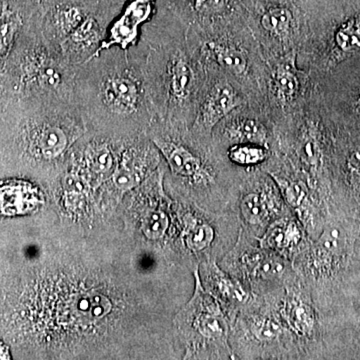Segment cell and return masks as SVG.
<instances>
[{
    "label": "cell",
    "instance_id": "cell-28",
    "mask_svg": "<svg viewBox=\"0 0 360 360\" xmlns=\"http://www.w3.org/2000/svg\"><path fill=\"white\" fill-rule=\"evenodd\" d=\"M9 101L11 99L7 94L6 84H4V75H2V70H0V113L6 108Z\"/></svg>",
    "mask_w": 360,
    "mask_h": 360
},
{
    "label": "cell",
    "instance_id": "cell-19",
    "mask_svg": "<svg viewBox=\"0 0 360 360\" xmlns=\"http://www.w3.org/2000/svg\"><path fill=\"white\" fill-rule=\"evenodd\" d=\"M229 160L240 167H255L262 165L269 158L266 146L255 143H236L227 151Z\"/></svg>",
    "mask_w": 360,
    "mask_h": 360
},
{
    "label": "cell",
    "instance_id": "cell-29",
    "mask_svg": "<svg viewBox=\"0 0 360 360\" xmlns=\"http://www.w3.org/2000/svg\"><path fill=\"white\" fill-rule=\"evenodd\" d=\"M195 6L200 11H215L221 6L220 0H195Z\"/></svg>",
    "mask_w": 360,
    "mask_h": 360
},
{
    "label": "cell",
    "instance_id": "cell-15",
    "mask_svg": "<svg viewBox=\"0 0 360 360\" xmlns=\"http://www.w3.org/2000/svg\"><path fill=\"white\" fill-rule=\"evenodd\" d=\"M22 25V13L20 7L8 0H4L0 11V70H4Z\"/></svg>",
    "mask_w": 360,
    "mask_h": 360
},
{
    "label": "cell",
    "instance_id": "cell-4",
    "mask_svg": "<svg viewBox=\"0 0 360 360\" xmlns=\"http://www.w3.org/2000/svg\"><path fill=\"white\" fill-rule=\"evenodd\" d=\"M193 297L179 314L174 326L186 348V359H236L231 347V322L219 302L203 288L200 265L194 269Z\"/></svg>",
    "mask_w": 360,
    "mask_h": 360
},
{
    "label": "cell",
    "instance_id": "cell-26",
    "mask_svg": "<svg viewBox=\"0 0 360 360\" xmlns=\"http://www.w3.org/2000/svg\"><path fill=\"white\" fill-rule=\"evenodd\" d=\"M97 35L96 21L91 18H85L79 25L70 33L71 40L75 44H87L94 41Z\"/></svg>",
    "mask_w": 360,
    "mask_h": 360
},
{
    "label": "cell",
    "instance_id": "cell-17",
    "mask_svg": "<svg viewBox=\"0 0 360 360\" xmlns=\"http://www.w3.org/2000/svg\"><path fill=\"white\" fill-rule=\"evenodd\" d=\"M274 82L276 94L281 103L288 104L295 101L300 87L295 54L277 66Z\"/></svg>",
    "mask_w": 360,
    "mask_h": 360
},
{
    "label": "cell",
    "instance_id": "cell-6",
    "mask_svg": "<svg viewBox=\"0 0 360 360\" xmlns=\"http://www.w3.org/2000/svg\"><path fill=\"white\" fill-rule=\"evenodd\" d=\"M238 207L241 226L257 238H262L274 220L292 212L269 174L240 186Z\"/></svg>",
    "mask_w": 360,
    "mask_h": 360
},
{
    "label": "cell",
    "instance_id": "cell-22",
    "mask_svg": "<svg viewBox=\"0 0 360 360\" xmlns=\"http://www.w3.org/2000/svg\"><path fill=\"white\" fill-rule=\"evenodd\" d=\"M111 304L104 296L87 295L79 296L73 302V312L86 321H96L110 312Z\"/></svg>",
    "mask_w": 360,
    "mask_h": 360
},
{
    "label": "cell",
    "instance_id": "cell-3",
    "mask_svg": "<svg viewBox=\"0 0 360 360\" xmlns=\"http://www.w3.org/2000/svg\"><path fill=\"white\" fill-rule=\"evenodd\" d=\"M322 359H360V243L354 259L326 302L319 307Z\"/></svg>",
    "mask_w": 360,
    "mask_h": 360
},
{
    "label": "cell",
    "instance_id": "cell-1",
    "mask_svg": "<svg viewBox=\"0 0 360 360\" xmlns=\"http://www.w3.org/2000/svg\"><path fill=\"white\" fill-rule=\"evenodd\" d=\"M360 225L338 212L328 213L323 229L292 260L293 269L319 307L335 290L354 259Z\"/></svg>",
    "mask_w": 360,
    "mask_h": 360
},
{
    "label": "cell",
    "instance_id": "cell-7",
    "mask_svg": "<svg viewBox=\"0 0 360 360\" xmlns=\"http://www.w3.org/2000/svg\"><path fill=\"white\" fill-rule=\"evenodd\" d=\"M341 65L329 85L333 120L335 127L360 132V56Z\"/></svg>",
    "mask_w": 360,
    "mask_h": 360
},
{
    "label": "cell",
    "instance_id": "cell-24",
    "mask_svg": "<svg viewBox=\"0 0 360 360\" xmlns=\"http://www.w3.org/2000/svg\"><path fill=\"white\" fill-rule=\"evenodd\" d=\"M193 72L191 65L184 58L175 59L170 68L169 86L172 96L184 99L188 96L193 84Z\"/></svg>",
    "mask_w": 360,
    "mask_h": 360
},
{
    "label": "cell",
    "instance_id": "cell-20",
    "mask_svg": "<svg viewBox=\"0 0 360 360\" xmlns=\"http://www.w3.org/2000/svg\"><path fill=\"white\" fill-rule=\"evenodd\" d=\"M169 215L165 207L153 205L144 210L141 217V229L144 236L151 240L165 238L169 227Z\"/></svg>",
    "mask_w": 360,
    "mask_h": 360
},
{
    "label": "cell",
    "instance_id": "cell-16",
    "mask_svg": "<svg viewBox=\"0 0 360 360\" xmlns=\"http://www.w3.org/2000/svg\"><path fill=\"white\" fill-rule=\"evenodd\" d=\"M84 172L89 184L99 186L106 177L110 176L115 167V158L106 144H91L84 153Z\"/></svg>",
    "mask_w": 360,
    "mask_h": 360
},
{
    "label": "cell",
    "instance_id": "cell-30",
    "mask_svg": "<svg viewBox=\"0 0 360 360\" xmlns=\"http://www.w3.org/2000/svg\"><path fill=\"white\" fill-rule=\"evenodd\" d=\"M2 2H4V0H0V11H1Z\"/></svg>",
    "mask_w": 360,
    "mask_h": 360
},
{
    "label": "cell",
    "instance_id": "cell-31",
    "mask_svg": "<svg viewBox=\"0 0 360 360\" xmlns=\"http://www.w3.org/2000/svg\"><path fill=\"white\" fill-rule=\"evenodd\" d=\"M357 241H359V243H360V236H359V240H357Z\"/></svg>",
    "mask_w": 360,
    "mask_h": 360
},
{
    "label": "cell",
    "instance_id": "cell-27",
    "mask_svg": "<svg viewBox=\"0 0 360 360\" xmlns=\"http://www.w3.org/2000/svg\"><path fill=\"white\" fill-rule=\"evenodd\" d=\"M84 20L82 14L77 8L63 11L58 18L59 27L65 33H70Z\"/></svg>",
    "mask_w": 360,
    "mask_h": 360
},
{
    "label": "cell",
    "instance_id": "cell-13",
    "mask_svg": "<svg viewBox=\"0 0 360 360\" xmlns=\"http://www.w3.org/2000/svg\"><path fill=\"white\" fill-rule=\"evenodd\" d=\"M103 97L111 110L120 115L132 113L139 104V86L134 78L127 73L113 75L104 84Z\"/></svg>",
    "mask_w": 360,
    "mask_h": 360
},
{
    "label": "cell",
    "instance_id": "cell-2",
    "mask_svg": "<svg viewBox=\"0 0 360 360\" xmlns=\"http://www.w3.org/2000/svg\"><path fill=\"white\" fill-rule=\"evenodd\" d=\"M278 290L253 296L232 322L229 342L236 359H303L279 310Z\"/></svg>",
    "mask_w": 360,
    "mask_h": 360
},
{
    "label": "cell",
    "instance_id": "cell-11",
    "mask_svg": "<svg viewBox=\"0 0 360 360\" xmlns=\"http://www.w3.org/2000/svg\"><path fill=\"white\" fill-rule=\"evenodd\" d=\"M39 188L23 180L0 182V215L25 214L44 203Z\"/></svg>",
    "mask_w": 360,
    "mask_h": 360
},
{
    "label": "cell",
    "instance_id": "cell-12",
    "mask_svg": "<svg viewBox=\"0 0 360 360\" xmlns=\"http://www.w3.org/2000/svg\"><path fill=\"white\" fill-rule=\"evenodd\" d=\"M243 101L229 84H220L210 91L196 120L201 131H210L225 116L240 105Z\"/></svg>",
    "mask_w": 360,
    "mask_h": 360
},
{
    "label": "cell",
    "instance_id": "cell-14",
    "mask_svg": "<svg viewBox=\"0 0 360 360\" xmlns=\"http://www.w3.org/2000/svg\"><path fill=\"white\" fill-rule=\"evenodd\" d=\"M153 4V0H134L111 30L108 44H129L136 35L139 25L150 15Z\"/></svg>",
    "mask_w": 360,
    "mask_h": 360
},
{
    "label": "cell",
    "instance_id": "cell-10",
    "mask_svg": "<svg viewBox=\"0 0 360 360\" xmlns=\"http://www.w3.org/2000/svg\"><path fill=\"white\" fill-rule=\"evenodd\" d=\"M258 239L264 248L278 253L291 262L310 240L292 212L271 222Z\"/></svg>",
    "mask_w": 360,
    "mask_h": 360
},
{
    "label": "cell",
    "instance_id": "cell-25",
    "mask_svg": "<svg viewBox=\"0 0 360 360\" xmlns=\"http://www.w3.org/2000/svg\"><path fill=\"white\" fill-rule=\"evenodd\" d=\"M262 25L266 32L278 37H284L290 32L292 14L290 9L278 6L269 8L262 16Z\"/></svg>",
    "mask_w": 360,
    "mask_h": 360
},
{
    "label": "cell",
    "instance_id": "cell-9",
    "mask_svg": "<svg viewBox=\"0 0 360 360\" xmlns=\"http://www.w3.org/2000/svg\"><path fill=\"white\" fill-rule=\"evenodd\" d=\"M153 141L167 160L172 174L188 180L194 186L205 188L215 184L217 179L212 170L203 163L200 158L191 153L189 148L160 137H156Z\"/></svg>",
    "mask_w": 360,
    "mask_h": 360
},
{
    "label": "cell",
    "instance_id": "cell-23",
    "mask_svg": "<svg viewBox=\"0 0 360 360\" xmlns=\"http://www.w3.org/2000/svg\"><path fill=\"white\" fill-rule=\"evenodd\" d=\"M135 162L136 160L127 153L123 156L122 162L113 170V184L123 193L139 186L143 177V167Z\"/></svg>",
    "mask_w": 360,
    "mask_h": 360
},
{
    "label": "cell",
    "instance_id": "cell-18",
    "mask_svg": "<svg viewBox=\"0 0 360 360\" xmlns=\"http://www.w3.org/2000/svg\"><path fill=\"white\" fill-rule=\"evenodd\" d=\"M227 134L236 143H255L266 146L267 131L264 125L251 118L236 120L227 129Z\"/></svg>",
    "mask_w": 360,
    "mask_h": 360
},
{
    "label": "cell",
    "instance_id": "cell-5",
    "mask_svg": "<svg viewBox=\"0 0 360 360\" xmlns=\"http://www.w3.org/2000/svg\"><path fill=\"white\" fill-rule=\"evenodd\" d=\"M220 267L255 295L283 288L297 276L290 260L264 248L259 239L243 226L238 240L222 257Z\"/></svg>",
    "mask_w": 360,
    "mask_h": 360
},
{
    "label": "cell",
    "instance_id": "cell-8",
    "mask_svg": "<svg viewBox=\"0 0 360 360\" xmlns=\"http://www.w3.org/2000/svg\"><path fill=\"white\" fill-rule=\"evenodd\" d=\"M201 272L200 281L203 288L219 302L232 323L240 310L245 309L255 295L226 274L217 264V260L202 262Z\"/></svg>",
    "mask_w": 360,
    "mask_h": 360
},
{
    "label": "cell",
    "instance_id": "cell-21",
    "mask_svg": "<svg viewBox=\"0 0 360 360\" xmlns=\"http://www.w3.org/2000/svg\"><path fill=\"white\" fill-rule=\"evenodd\" d=\"M210 47L217 63L225 70L238 77L245 75L248 71V59L240 49L231 45L217 42H212Z\"/></svg>",
    "mask_w": 360,
    "mask_h": 360
}]
</instances>
